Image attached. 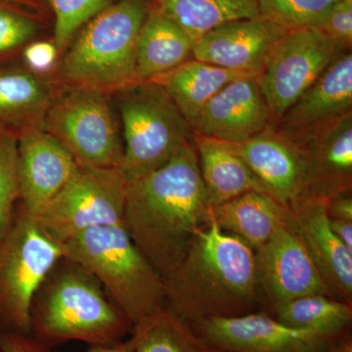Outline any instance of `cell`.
<instances>
[{
	"mask_svg": "<svg viewBox=\"0 0 352 352\" xmlns=\"http://www.w3.org/2000/svg\"><path fill=\"white\" fill-rule=\"evenodd\" d=\"M0 352H54L31 333L0 332Z\"/></svg>",
	"mask_w": 352,
	"mask_h": 352,
	"instance_id": "836d02e7",
	"label": "cell"
},
{
	"mask_svg": "<svg viewBox=\"0 0 352 352\" xmlns=\"http://www.w3.org/2000/svg\"><path fill=\"white\" fill-rule=\"evenodd\" d=\"M135 352H222L164 309L132 327Z\"/></svg>",
	"mask_w": 352,
	"mask_h": 352,
	"instance_id": "4316f807",
	"label": "cell"
},
{
	"mask_svg": "<svg viewBox=\"0 0 352 352\" xmlns=\"http://www.w3.org/2000/svg\"><path fill=\"white\" fill-rule=\"evenodd\" d=\"M194 46L179 25L149 7L138 36L135 82L151 80L193 59Z\"/></svg>",
	"mask_w": 352,
	"mask_h": 352,
	"instance_id": "44dd1931",
	"label": "cell"
},
{
	"mask_svg": "<svg viewBox=\"0 0 352 352\" xmlns=\"http://www.w3.org/2000/svg\"><path fill=\"white\" fill-rule=\"evenodd\" d=\"M352 117V53H344L272 124L292 143L307 150Z\"/></svg>",
	"mask_w": 352,
	"mask_h": 352,
	"instance_id": "8fae6325",
	"label": "cell"
},
{
	"mask_svg": "<svg viewBox=\"0 0 352 352\" xmlns=\"http://www.w3.org/2000/svg\"><path fill=\"white\" fill-rule=\"evenodd\" d=\"M126 184L119 168L78 166L36 219L62 243L87 229L124 223Z\"/></svg>",
	"mask_w": 352,
	"mask_h": 352,
	"instance_id": "9c48e42d",
	"label": "cell"
},
{
	"mask_svg": "<svg viewBox=\"0 0 352 352\" xmlns=\"http://www.w3.org/2000/svg\"><path fill=\"white\" fill-rule=\"evenodd\" d=\"M148 10L146 0H119L88 21L62 60L65 80L104 92L135 82L136 47Z\"/></svg>",
	"mask_w": 352,
	"mask_h": 352,
	"instance_id": "5b68a950",
	"label": "cell"
},
{
	"mask_svg": "<svg viewBox=\"0 0 352 352\" xmlns=\"http://www.w3.org/2000/svg\"><path fill=\"white\" fill-rule=\"evenodd\" d=\"M132 327L100 282L66 258L51 270L32 300L31 335L50 347L71 340L88 346L113 344Z\"/></svg>",
	"mask_w": 352,
	"mask_h": 352,
	"instance_id": "3957f363",
	"label": "cell"
},
{
	"mask_svg": "<svg viewBox=\"0 0 352 352\" xmlns=\"http://www.w3.org/2000/svg\"><path fill=\"white\" fill-rule=\"evenodd\" d=\"M87 352H135V342L131 336L129 340H122L116 344L89 346Z\"/></svg>",
	"mask_w": 352,
	"mask_h": 352,
	"instance_id": "8d00e7d4",
	"label": "cell"
},
{
	"mask_svg": "<svg viewBox=\"0 0 352 352\" xmlns=\"http://www.w3.org/2000/svg\"><path fill=\"white\" fill-rule=\"evenodd\" d=\"M58 48L55 43L38 41L27 44L23 52L28 68L36 72H45L52 68L57 59Z\"/></svg>",
	"mask_w": 352,
	"mask_h": 352,
	"instance_id": "d6a6232c",
	"label": "cell"
},
{
	"mask_svg": "<svg viewBox=\"0 0 352 352\" xmlns=\"http://www.w3.org/2000/svg\"><path fill=\"white\" fill-rule=\"evenodd\" d=\"M247 75L252 74L230 71L193 58L151 80L164 87L191 127L199 113L217 92L228 83Z\"/></svg>",
	"mask_w": 352,
	"mask_h": 352,
	"instance_id": "603a6c76",
	"label": "cell"
},
{
	"mask_svg": "<svg viewBox=\"0 0 352 352\" xmlns=\"http://www.w3.org/2000/svg\"><path fill=\"white\" fill-rule=\"evenodd\" d=\"M340 0H258L259 15L286 32L317 28Z\"/></svg>",
	"mask_w": 352,
	"mask_h": 352,
	"instance_id": "83f0119b",
	"label": "cell"
},
{
	"mask_svg": "<svg viewBox=\"0 0 352 352\" xmlns=\"http://www.w3.org/2000/svg\"><path fill=\"white\" fill-rule=\"evenodd\" d=\"M63 258V243L18 205L0 241V332L31 333L32 300Z\"/></svg>",
	"mask_w": 352,
	"mask_h": 352,
	"instance_id": "52a82bcc",
	"label": "cell"
},
{
	"mask_svg": "<svg viewBox=\"0 0 352 352\" xmlns=\"http://www.w3.org/2000/svg\"><path fill=\"white\" fill-rule=\"evenodd\" d=\"M272 316L289 327L303 329L331 338L349 332L352 305L328 295H308L272 308Z\"/></svg>",
	"mask_w": 352,
	"mask_h": 352,
	"instance_id": "484cf974",
	"label": "cell"
},
{
	"mask_svg": "<svg viewBox=\"0 0 352 352\" xmlns=\"http://www.w3.org/2000/svg\"><path fill=\"white\" fill-rule=\"evenodd\" d=\"M286 32L263 17L231 21L201 36L194 46L193 58L230 71L259 76Z\"/></svg>",
	"mask_w": 352,
	"mask_h": 352,
	"instance_id": "2e32d148",
	"label": "cell"
},
{
	"mask_svg": "<svg viewBox=\"0 0 352 352\" xmlns=\"http://www.w3.org/2000/svg\"><path fill=\"white\" fill-rule=\"evenodd\" d=\"M271 197L291 208L305 196L307 154L272 126L239 144H231Z\"/></svg>",
	"mask_w": 352,
	"mask_h": 352,
	"instance_id": "e0dca14e",
	"label": "cell"
},
{
	"mask_svg": "<svg viewBox=\"0 0 352 352\" xmlns=\"http://www.w3.org/2000/svg\"><path fill=\"white\" fill-rule=\"evenodd\" d=\"M288 226L302 241L331 296L352 305V251L333 233L323 204L302 199L289 208Z\"/></svg>",
	"mask_w": 352,
	"mask_h": 352,
	"instance_id": "ac0fdd59",
	"label": "cell"
},
{
	"mask_svg": "<svg viewBox=\"0 0 352 352\" xmlns=\"http://www.w3.org/2000/svg\"><path fill=\"white\" fill-rule=\"evenodd\" d=\"M322 352H352L351 336L344 333Z\"/></svg>",
	"mask_w": 352,
	"mask_h": 352,
	"instance_id": "74e56055",
	"label": "cell"
},
{
	"mask_svg": "<svg viewBox=\"0 0 352 352\" xmlns=\"http://www.w3.org/2000/svg\"><path fill=\"white\" fill-rule=\"evenodd\" d=\"M270 108L258 75L241 76L222 88L203 108L191 131L231 144L245 142L271 126Z\"/></svg>",
	"mask_w": 352,
	"mask_h": 352,
	"instance_id": "9a60e30c",
	"label": "cell"
},
{
	"mask_svg": "<svg viewBox=\"0 0 352 352\" xmlns=\"http://www.w3.org/2000/svg\"><path fill=\"white\" fill-rule=\"evenodd\" d=\"M346 52L349 51L315 28L287 32L258 76L271 126Z\"/></svg>",
	"mask_w": 352,
	"mask_h": 352,
	"instance_id": "30bf717a",
	"label": "cell"
},
{
	"mask_svg": "<svg viewBox=\"0 0 352 352\" xmlns=\"http://www.w3.org/2000/svg\"><path fill=\"white\" fill-rule=\"evenodd\" d=\"M51 91L41 76L25 69H0V133H18L41 124L50 107Z\"/></svg>",
	"mask_w": 352,
	"mask_h": 352,
	"instance_id": "cb8c5ba5",
	"label": "cell"
},
{
	"mask_svg": "<svg viewBox=\"0 0 352 352\" xmlns=\"http://www.w3.org/2000/svg\"><path fill=\"white\" fill-rule=\"evenodd\" d=\"M254 261L259 293L271 308L303 296H331L288 222L254 251Z\"/></svg>",
	"mask_w": 352,
	"mask_h": 352,
	"instance_id": "4fadbf2b",
	"label": "cell"
},
{
	"mask_svg": "<svg viewBox=\"0 0 352 352\" xmlns=\"http://www.w3.org/2000/svg\"><path fill=\"white\" fill-rule=\"evenodd\" d=\"M20 201L18 178V138L10 132L0 133V241L12 226Z\"/></svg>",
	"mask_w": 352,
	"mask_h": 352,
	"instance_id": "f1b7e54d",
	"label": "cell"
},
{
	"mask_svg": "<svg viewBox=\"0 0 352 352\" xmlns=\"http://www.w3.org/2000/svg\"><path fill=\"white\" fill-rule=\"evenodd\" d=\"M63 248L64 258L89 271L132 326L166 308L164 278L139 251L124 223L87 229Z\"/></svg>",
	"mask_w": 352,
	"mask_h": 352,
	"instance_id": "277c9868",
	"label": "cell"
},
{
	"mask_svg": "<svg viewBox=\"0 0 352 352\" xmlns=\"http://www.w3.org/2000/svg\"><path fill=\"white\" fill-rule=\"evenodd\" d=\"M119 0H50L55 15L54 38L58 50H63L74 34L88 21Z\"/></svg>",
	"mask_w": 352,
	"mask_h": 352,
	"instance_id": "f546056e",
	"label": "cell"
},
{
	"mask_svg": "<svg viewBox=\"0 0 352 352\" xmlns=\"http://www.w3.org/2000/svg\"><path fill=\"white\" fill-rule=\"evenodd\" d=\"M315 29H318L344 50L351 51L352 0H340Z\"/></svg>",
	"mask_w": 352,
	"mask_h": 352,
	"instance_id": "1f68e13d",
	"label": "cell"
},
{
	"mask_svg": "<svg viewBox=\"0 0 352 352\" xmlns=\"http://www.w3.org/2000/svg\"><path fill=\"white\" fill-rule=\"evenodd\" d=\"M0 1L6 2L8 4H14V6H34L38 3V0H0Z\"/></svg>",
	"mask_w": 352,
	"mask_h": 352,
	"instance_id": "f35d334b",
	"label": "cell"
},
{
	"mask_svg": "<svg viewBox=\"0 0 352 352\" xmlns=\"http://www.w3.org/2000/svg\"><path fill=\"white\" fill-rule=\"evenodd\" d=\"M124 141L120 170L126 182L161 168L193 138L170 95L154 80L118 90Z\"/></svg>",
	"mask_w": 352,
	"mask_h": 352,
	"instance_id": "8992f818",
	"label": "cell"
},
{
	"mask_svg": "<svg viewBox=\"0 0 352 352\" xmlns=\"http://www.w3.org/2000/svg\"><path fill=\"white\" fill-rule=\"evenodd\" d=\"M198 41L206 32L231 21L261 17L258 0H146Z\"/></svg>",
	"mask_w": 352,
	"mask_h": 352,
	"instance_id": "d4e9b609",
	"label": "cell"
},
{
	"mask_svg": "<svg viewBox=\"0 0 352 352\" xmlns=\"http://www.w3.org/2000/svg\"><path fill=\"white\" fill-rule=\"evenodd\" d=\"M194 139L161 168L127 182L124 226L164 278L212 220Z\"/></svg>",
	"mask_w": 352,
	"mask_h": 352,
	"instance_id": "6da1fadb",
	"label": "cell"
},
{
	"mask_svg": "<svg viewBox=\"0 0 352 352\" xmlns=\"http://www.w3.org/2000/svg\"><path fill=\"white\" fill-rule=\"evenodd\" d=\"M106 92L74 87L52 101L41 126L71 153L76 164L90 168H119L124 141Z\"/></svg>",
	"mask_w": 352,
	"mask_h": 352,
	"instance_id": "ba28073f",
	"label": "cell"
},
{
	"mask_svg": "<svg viewBox=\"0 0 352 352\" xmlns=\"http://www.w3.org/2000/svg\"><path fill=\"white\" fill-rule=\"evenodd\" d=\"M307 183L303 199L325 203L352 192V117L305 150Z\"/></svg>",
	"mask_w": 352,
	"mask_h": 352,
	"instance_id": "d6986e66",
	"label": "cell"
},
{
	"mask_svg": "<svg viewBox=\"0 0 352 352\" xmlns=\"http://www.w3.org/2000/svg\"><path fill=\"white\" fill-rule=\"evenodd\" d=\"M193 139L210 207L249 192L271 196L229 143L194 133Z\"/></svg>",
	"mask_w": 352,
	"mask_h": 352,
	"instance_id": "ffe728a7",
	"label": "cell"
},
{
	"mask_svg": "<svg viewBox=\"0 0 352 352\" xmlns=\"http://www.w3.org/2000/svg\"><path fill=\"white\" fill-rule=\"evenodd\" d=\"M17 138L19 205L36 217L66 184L78 164L41 124L25 127Z\"/></svg>",
	"mask_w": 352,
	"mask_h": 352,
	"instance_id": "5bb4252c",
	"label": "cell"
},
{
	"mask_svg": "<svg viewBox=\"0 0 352 352\" xmlns=\"http://www.w3.org/2000/svg\"><path fill=\"white\" fill-rule=\"evenodd\" d=\"M323 205L329 219L352 221V192L333 197Z\"/></svg>",
	"mask_w": 352,
	"mask_h": 352,
	"instance_id": "e575fe53",
	"label": "cell"
},
{
	"mask_svg": "<svg viewBox=\"0 0 352 352\" xmlns=\"http://www.w3.org/2000/svg\"><path fill=\"white\" fill-rule=\"evenodd\" d=\"M190 328L222 352H322L340 338L289 327L258 311L207 319Z\"/></svg>",
	"mask_w": 352,
	"mask_h": 352,
	"instance_id": "7c38bea8",
	"label": "cell"
},
{
	"mask_svg": "<svg viewBox=\"0 0 352 352\" xmlns=\"http://www.w3.org/2000/svg\"><path fill=\"white\" fill-rule=\"evenodd\" d=\"M210 215L223 232L239 238L254 252L286 226L289 210L267 194L249 192L212 207Z\"/></svg>",
	"mask_w": 352,
	"mask_h": 352,
	"instance_id": "7402d4cb",
	"label": "cell"
},
{
	"mask_svg": "<svg viewBox=\"0 0 352 352\" xmlns=\"http://www.w3.org/2000/svg\"><path fill=\"white\" fill-rule=\"evenodd\" d=\"M0 1V61L27 45L36 34L31 18Z\"/></svg>",
	"mask_w": 352,
	"mask_h": 352,
	"instance_id": "4dcf8cb0",
	"label": "cell"
},
{
	"mask_svg": "<svg viewBox=\"0 0 352 352\" xmlns=\"http://www.w3.org/2000/svg\"><path fill=\"white\" fill-rule=\"evenodd\" d=\"M164 284L166 309L188 326L252 314L261 303L254 252L212 219Z\"/></svg>",
	"mask_w": 352,
	"mask_h": 352,
	"instance_id": "7a4b0ae2",
	"label": "cell"
},
{
	"mask_svg": "<svg viewBox=\"0 0 352 352\" xmlns=\"http://www.w3.org/2000/svg\"><path fill=\"white\" fill-rule=\"evenodd\" d=\"M329 224L338 239L352 251V221L329 219Z\"/></svg>",
	"mask_w": 352,
	"mask_h": 352,
	"instance_id": "d590c367",
	"label": "cell"
}]
</instances>
